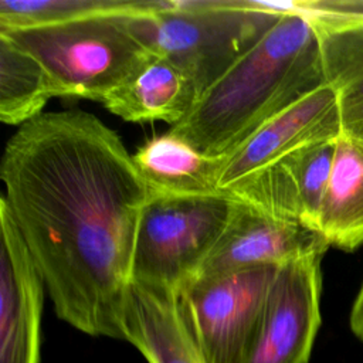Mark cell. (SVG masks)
<instances>
[{
    "instance_id": "obj_10",
    "label": "cell",
    "mask_w": 363,
    "mask_h": 363,
    "mask_svg": "<svg viewBox=\"0 0 363 363\" xmlns=\"http://www.w3.org/2000/svg\"><path fill=\"white\" fill-rule=\"evenodd\" d=\"M336 139L302 146L230 190L237 200L274 217L318 230Z\"/></svg>"
},
{
    "instance_id": "obj_16",
    "label": "cell",
    "mask_w": 363,
    "mask_h": 363,
    "mask_svg": "<svg viewBox=\"0 0 363 363\" xmlns=\"http://www.w3.org/2000/svg\"><path fill=\"white\" fill-rule=\"evenodd\" d=\"M318 231L329 245L342 250L363 244V145L343 133L337 138Z\"/></svg>"
},
{
    "instance_id": "obj_6",
    "label": "cell",
    "mask_w": 363,
    "mask_h": 363,
    "mask_svg": "<svg viewBox=\"0 0 363 363\" xmlns=\"http://www.w3.org/2000/svg\"><path fill=\"white\" fill-rule=\"evenodd\" d=\"M278 268L193 275L174 288L179 315L204 363H245Z\"/></svg>"
},
{
    "instance_id": "obj_13",
    "label": "cell",
    "mask_w": 363,
    "mask_h": 363,
    "mask_svg": "<svg viewBox=\"0 0 363 363\" xmlns=\"http://www.w3.org/2000/svg\"><path fill=\"white\" fill-rule=\"evenodd\" d=\"M305 16L318 33L325 82L337 95L342 133L363 145V18Z\"/></svg>"
},
{
    "instance_id": "obj_18",
    "label": "cell",
    "mask_w": 363,
    "mask_h": 363,
    "mask_svg": "<svg viewBox=\"0 0 363 363\" xmlns=\"http://www.w3.org/2000/svg\"><path fill=\"white\" fill-rule=\"evenodd\" d=\"M159 0H1L0 28H28L102 14H135Z\"/></svg>"
},
{
    "instance_id": "obj_20",
    "label": "cell",
    "mask_w": 363,
    "mask_h": 363,
    "mask_svg": "<svg viewBox=\"0 0 363 363\" xmlns=\"http://www.w3.org/2000/svg\"><path fill=\"white\" fill-rule=\"evenodd\" d=\"M350 328L353 333L363 340V284L353 302L350 312Z\"/></svg>"
},
{
    "instance_id": "obj_7",
    "label": "cell",
    "mask_w": 363,
    "mask_h": 363,
    "mask_svg": "<svg viewBox=\"0 0 363 363\" xmlns=\"http://www.w3.org/2000/svg\"><path fill=\"white\" fill-rule=\"evenodd\" d=\"M322 255L277 271L257 337L245 363H308L320 326Z\"/></svg>"
},
{
    "instance_id": "obj_5",
    "label": "cell",
    "mask_w": 363,
    "mask_h": 363,
    "mask_svg": "<svg viewBox=\"0 0 363 363\" xmlns=\"http://www.w3.org/2000/svg\"><path fill=\"white\" fill-rule=\"evenodd\" d=\"M235 201L228 191L152 193L139 221L130 279L177 288L191 278L224 233Z\"/></svg>"
},
{
    "instance_id": "obj_17",
    "label": "cell",
    "mask_w": 363,
    "mask_h": 363,
    "mask_svg": "<svg viewBox=\"0 0 363 363\" xmlns=\"http://www.w3.org/2000/svg\"><path fill=\"white\" fill-rule=\"evenodd\" d=\"M52 96L55 88L41 62L0 33L1 122L21 126L44 113Z\"/></svg>"
},
{
    "instance_id": "obj_3",
    "label": "cell",
    "mask_w": 363,
    "mask_h": 363,
    "mask_svg": "<svg viewBox=\"0 0 363 363\" xmlns=\"http://www.w3.org/2000/svg\"><path fill=\"white\" fill-rule=\"evenodd\" d=\"M281 14L261 0H160L150 10L126 14L125 20L153 55L189 77L200 98Z\"/></svg>"
},
{
    "instance_id": "obj_14",
    "label": "cell",
    "mask_w": 363,
    "mask_h": 363,
    "mask_svg": "<svg viewBox=\"0 0 363 363\" xmlns=\"http://www.w3.org/2000/svg\"><path fill=\"white\" fill-rule=\"evenodd\" d=\"M197 99L189 77L170 61L153 55L101 104L128 122L163 121L174 126L191 112Z\"/></svg>"
},
{
    "instance_id": "obj_15",
    "label": "cell",
    "mask_w": 363,
    "mask_h": 363,
    "mask_svg": "<svg viewBox=\"0 0 363 363\" xmlns=\"http://www.w3.org/2000/svg\"><path fill=\"white\" fill-rule=\"evenodd\" d=\"M133 156L153 194L204 196L220 191L223 157H208L182 138L166 132L146 140Z\"/></svg>"
},
{
    "instance_id": "obj_11",
    "label": "cell",
    "mask_w": 363,
    "mask_h": 363,
    "mask_svg": "<svg viewBox=\"0 0 363 363\" xmlns=\"http://www.w3.org/2000/svg\"><path fill=\"white\" fill-rule=\"evenodd\" d=\"M0 363H40L44 279L0 203Z\"/></svg>"
},
{
    "instance_id": "obj_9",
    "label": "cell",
    "mask_w": 363,
    "mask_h": 363,
    "mask_svg": "<svg viewBox=\"0 0 363 363\" xmlns=\"http://www.w3.org/2000/svg\"><path fill=\"white\" fill-rule=\"evenodd\" d=\"M328 247L318 230L237 200L224 233L194 275L281 267L311 255H323Z\"/></svg>"
},
{
    "instance_id": "obj_19",
    "label": "cell",
    "mask_w": 363,
    "mask_h": 363,
    "mask_svg": "<svg viewBox=\"0 0 363 363\" xmlns=\"http://www.w3.org/2000/svg\"><path fill=\"white\" fill-rule=\"evenodd\" d=\"M291 10L302 14H326L347 18H363V0H305L286 1Z\"/></svg>"
},
{
    "instance_id": "obj_1",
    "label": "cell",
    "mask_w": 363,
    "mask_h": 363,
    "mask_svg": "<svg viewBox=\"0 0 363 363\" xmlns=\"http://www.w3.org/2000/svg\"><path fill=\"white\" fill-rule=\"evenodd\" d=\"M9 210L60 319L122 339L142 211L152 191L119 135L95 115L45 112L6 143Z\"/></svg>"
},
{
    "instance_id": "obj_4",
    "label": "cell",
    "mask_w": 363,
    "mask_h": 363,
    "mask_svg": "<svg viewBox=\"0 0 363 363\" xmlns=\"http://www.w3.org/2000/svg\"><path fill=\"white\" fill-rule=\"evenodd\" d=\"M125 16L102 14L0 33L41 62L57 96L102 102L153 57Z\"/></svg>"
},
{
    "instance_id": "obj_12",
    "label": "cell",
    "mask_w": 363,
    "mask_h": 363,
    "mask_svg": "<svg viewBox=\"0 0 363 363\" xmlns=\"http://www.w3.org/2000/svg\"><path fill=\"white\" fill-rule=\"evenodd\" d=\"M122 333L147 363H204L179 315L174 288L130 279Z\"/></svg>"
},
{
    "instance_id": "obj_8",
    "label": "cell",
    "mask_w": 363,
    "mask_h": 363,
    "mask_svg": "<svg viewBox=\"0 0 363 363\" xmlns=\"http://www.w3.org/2000/svg\"><path fill=\"white\" fill-rule=\"evenodd\" d=\"M342 135L337 95L328 84L271 118L237 149L223 157L218 190L240 183L288 153L313 142Z\"/></svg>"
},
{
    "instance_id": "obj_2",
    "label": "cell",
    "mask_w": 363,
    "mask_h": 363,
    "mask_svg": "<svg viewBox=\"0 0 363 363\" xmlns=\"http://www.w3.org/2000/svg\"><path fill=\"white\" fill-rule=\"evenodd\" d=\"M269 31L196 102L169 132L208 157H224L271 118L325 85L312 20L284 1Z\"/></svg>"
}]
</instances>
